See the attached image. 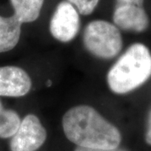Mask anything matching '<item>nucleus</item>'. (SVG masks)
Here are the masks:
<instances>
[{
    "instance_id": "9d476101",
    "label": "nucleus",
    "mask_w": 151,
    "mask_h": 151,
    "mask_svg": "<svg viewBox=\"0 0 151 151\" xmlns=\"http://www.w3.org/2000/svg\"><path fill=\"white\" fill-rule=\"evenodd\" d=\"M20 122L19 114L12 109H4L0 101V138L13 137L19 129Z\"/></svg>"
},
{
    "instance_id": "9b49d317",
    "label": "nucleus",
    "mask_w": 151,
    "mask_h": 151,
    "mask_svg": "<svg viewBox=\"0 0 151 151\" xmlns=\"http://www.w3.org/2000/svg\"><path fill=\"white\" fill-rule=\"evenodd\" d=\"M73 6H76L77 11L82 15L91 14L97 6L99 0H67Z\"/></svg>"
},
{
    "instance_id": "39448f33",
    "label": "nucleus",
    "mask_w": 151,
    "mask_h": 151,
    "mask_svg": "<svg viewBox=\"0 0 151 151\" xmlns=\"http://www.w3.org/2000/svg\"><path fill=\"white\" fill-rule=\"evenodd\" d=\"M80 29V18L75 7L67 1L57 5L50 22L52 36L60 42H69L76 36Z\"/></svg>"
},
{
    "instance_id": "f8f14e48",
    "label": "nucleus",
    "mask_w": 151,
    "mask_h": 151,
    "mask_svg": "<svg viewBox=\"0 0 151 151\" xmlns=\"http://www.w3.org/2000/svg\"><path fill=\"white\" fill-rule=\"evenodd\" d=\"M145 141L148 145H151V110L148 117L147 121V127H146L145 133Z\"/></svg>"
},
{
    "instance_id": "2eb2a0df",
    "label": "nucleus",
    "mask_w": 151,
    "mask_h": 151,
    "mask_svg": "<svg viewBox=\"0 0 151 151\" xmlns=\"http://www.w3.org/2000/svg\"><path fill=\"white\" fill-rule=\"evenodd\" d=\"M51 85H52V81H51V80H48V81H46V86L50 87Z\"/></svg>"
},
{
    "instance_id": "423d86ee",
    "label": "nucleus",
    "mask_w": 151,
    "mask_h": 151,
    "mask_svg": "<svg viewBox=\"0 0 151 151\" xmlns=\"http://www.w3.org/2000/svg\"><path fill=\"white\" fill-rule=\"evenodd\" d=\"M31 86V78L24 69L13 65L0 67V96L23 97L29 92Z\"/></svg>"
},
{
    "instance_id": "7ed1b4c3",
    "label": "nucleus",
    "mask_w": 151,
    "mask_h": 151,
    "mask_svg": "<svg viewBox=\"0 0 151 151\" xmlns=\"http://www.w3.org/2000/svg\"><path fill=\"white\" fill-rule=\"evenodd\" d=\"M85 48L101 59H112L123 47L122 35L119 28L105 20L90 22L83 33Z\"/></svg>"
},
{
    "instance_id": "ddd939ff",
    "label": "nucleus",
    "mask_w": 151,
    "mask_h": 151,
    "mask_svg": "<svg viewBox=\"0 0 151 151\" xmlns=\"http://www.w3.org/2000/svg\"><path fill=\"white\" fill-rule=\"evenodd\" d=\"M145 0H116L115 5L120 4H135V5L144 6Z\"/></svg>"
},
{
    "instance_id": "4468645a",
    "label": "nucleus",
    "mask_w": 151,
    "mask_h": 151,
    "mask_svg": "<svg viewBox=\"0 0 151 151\" xmlns=\"http://www.w3.org/2000/svg\"><path fill=\"white\" fill-rule=\"evenodd\" d=\"M74 151H128L124 149L120 148H115V149H109V150H103V149H88V148H82L77 146Z\"/></svg>"
},
{
    "instance_id": "6e6552de",
    "label": "nucleus",
    "mask_w": 151,
    "mask_h": 151,
    "mask_svg": "<svg viewBox=\"0 0 151 151\" xmlns=\"http://www.w3.org/2000/svg\"><path fill=\"white\" fill-rule=\"evenodd\" d=\"M22 23L14 15L0 16V53L9 51L19 41Z\"/></svg>"
},
{
    "instance_id": "1a4fd4ad",
    "label": "nucleus",
    "mask_w": 151,
    "mask_h": 151,
    "mask_svg": "<svg viewBox=\"0 0 151 151\" xmlns=\"http://www.w3.org/2000/svg\"><path fill=\"white\" fill-rule=\"evenodd\" d=\"M10 2L14 11V15L22 24L35 21L44 4V0H10Z\"/></svg>"
},
{
    "instance_id": "f03ea898",
    "label": "nucleus",
    "mask_w": 151,
    "mask_h": 151,
    "mask_svg": "<svg viewBox=\"0 0 151 151\" xmlns=\"http://www.w3.org/2000/svg\"><path fill=\"white\" fill-rule=\"evenodd\" d=\"M151 76V53L145 45H130L108 70L107 81L116 94H126L142 86Z\"/></svg>"
},
{
    "instance_id": "f257e3e1",
    "label": "nucleus",
    "mask_w": 151,
    "mask_h": 151,
    "mask_svg": "<svg viewBox=\"0 0 151 151\" xmlns=\"http://www.w3.org/2000/svg\"><path fill=\"white\" fill-rule=\"evenodd\" d=\"M62 127L65 137L82 148L115 149L122 140L118 128L87 105L70 108L63 116Z\"/></svg>"
},
{
    "instance_id": "0eeeda50",
    "label": "nucleus",
    "mask_w": 151,
    "mask_h": 151,
    "mask_svg": "<svg viewBox=\"0 0 151 151\" xmlns=\"http://www.w3.org/2000/svg\"><path fill=\"white\" fill-rule=\"evenodd\" d=\"M113 19L115 26L134 32L145 31L150 24L144 6L134 4L115 5Z\"/></svg>"
},
{
    "instance_id": "20e7f679",
    "label": "nucleus",
    "mask_w": 151,
    "mask_h": 151,
    "mask_svg": "<svg viewBox=\"0 0 151 151\" xmlns=\"http://www.w3.org/2000/svg\"><path fill=\"white\" fill-rule=\"evenodd\" d=\"M47 133L37 116L28 114L21 120L10 141L11 151H36L46 140Z\"/></svg>"
}]
</instances>
